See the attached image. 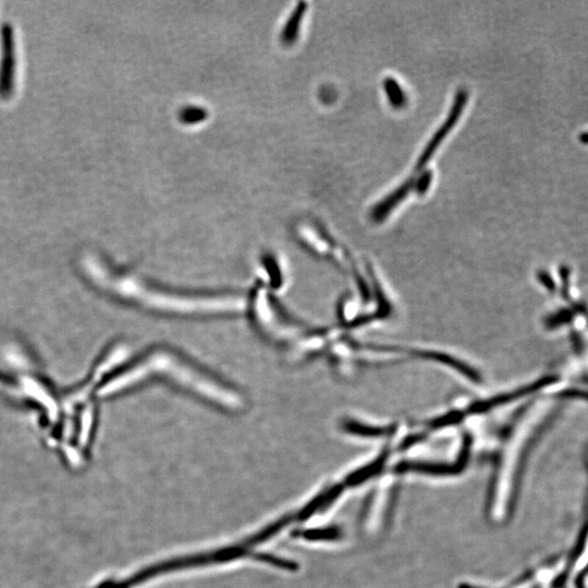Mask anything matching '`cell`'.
I'll return each instance as SVG.
<instances>
[{
  "label": "cell",
  "mask_w": 588,
  "mask_h": 588,
  "mask_svg": "<svg viewBox=\"0 0 588 588\" xmlns=\"http://www.w3.org/2000/svg\"><path fill=\"white\" fill-rule=\"evenodd\" d=\"M304 537L310 540H334L340 537V532L337 528H325V530L308 531Z\"/></svg>",
  "instance_id": "4"
},
{
  "label": "cell",
  "mask_w": 588,
  "mask_h": 588,
  "mask_svg": "<svg viewBox=\"0 0 588 588\" xmlns=\"http://www.w3.org/2000/svg\"><path fill=\"white\" fill-rule=\"evenodd\" d=\"M306 11H308V4L302 1V3L298 4V6L293 10V13H291V15H289V19L287 20L286 25H285L280 33V41L283 45L290 46V45L296 42L299 34H300L301 25H302Z\"/></svg>",
  "instance_id": "2"
},
{
  "label": "cell",
  "mask_w": 588,
  "mask_h": 588,
  "mask_svg": "<svg viewBox=\"0 0 588 588\" xmlns=\"http://www.w3.org/2000/svg\"><path fill=\"white\" fill-rule=\"evenodd\" d=\"M0 97L7 100L13 95L15 86V29L5 23L0 33Z\"/></svg>",
  "instance_id": "1"
},
{
  "label": "cell",
  "mask_w": 588,
  "mask_h": 588,
  "mask_svg": "<svg viewBox=\"0 0 588 588\" xmlns=\"http://www.w3.org/2000/svg\"><path fill=\"white\" fill-rule=\"evenodd\" d=\"M207 109L204 107H200V106H186L179 113V120L184 125H198V123H202V121L207 119Z\"/></svg>",
  "instance_id": "3"
}]
</instances>
